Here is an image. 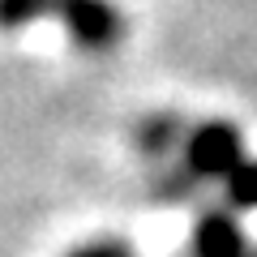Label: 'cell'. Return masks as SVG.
<instances>
[{"label":"cell","instance_id":"cell-1","mask_svg":"<svg viewBox=\"0 0 257 257\" xmlns=\"http://www.w3.org/2000/svg\"><path fill=\"white\" fill-rule=\"evenodd\" d=\"M180 163L197 184L206 180H227L240 163H244V133L231 120H202L189 128L180 150Z\"/></svg>","mask_w":257,"mask_h":257},{"label":"cell","instance_id":"cell-2","mask_svg":"<svg viewBox=\"0 0 257 257\" xmlns=\"http://www.w3.org/2000/svg\"><path fill=\"white\" fill-rule=\"evenodd\" d=\"M52 18L90 56L111 52L124 39V13L111 0H52Z\"/></svg>","mask_w":257,"mask_h":257},{"label":"cell","instance_id":"cell-3","mask_svg":"<svg viewBox=\"0 0 257 257\" xmlns=\"http://www.w3.org/2000/svg\"><path fill=\"white\" fill-rule=\"evenodd\" d=\"M189 257H248V240H244V227L236 223V210L206 206L193 223Z\"/></svg>","mask_w":257,"mask_h":257},{"label":"cell","instance_id":"cell-4","mask_svg":"<svg viewBox=\"0 0 257 257\" xmlns=\"http://www.w3.org/2000/svg\"><path fill=\"white\" fill-rule=\"evenodd\" d=\"M184 138H189V128H184V116H176V111H150V116H142L138 128H133L138 150L146 159H155V163H167L172 155H180Z\"/></svg>","mask_w":257,"mask_h":257},{"label":"cell","instance_id":"cell-5","mask_svg":"<svg viewBox=\"0 0 257 257\" xmlns=\"http://www.w3.org/2000/svg\"><path fill=\"white\" fill-rule=\"evenodd\" d=\"M150 197H155V202H193V197H197V180L189 176L184 163L159 167V172L150 176Z\"/></svg>","mask_w":257,"mask_h":257},{"label":"cell","instance_id":"cell-6","mask_svg":"<svg viewBox=\"0 0 257 257\" xmlns=\"http://www.w3.org/2000/svg\"><path fill=\"white\" fill-rule=\"evenodd\" d=\"M223 197H227V210H257V159H244L223 180Z\"/></svg>","mask_w":257,"mask_h":257},{"label":"cell","instance_id":"cell-7","mask_svg":"<svg viewBox=\"0 0 257 257\" xmlns=\"http://www.w3.org/2000/svg\"><path fill=\"white\" fill-rule=\"evenodd\" d=\"M35 18H52V0H0V30H22Z\"/></svg>","mask_w":257,"mask_h":257},{"label":"cell","instance_id":"cell-8","mask_svg":"<svg viewBox=\"0 0 257 257\" xmlns=\"http://www.w3.org/2000/svg\"><path fill=\"white\" fill-rule=\"evenodd\" d=\"M69 257H133V248L124 240H90V244L73 248Z\"/></svg>","mask_w":257,"mask_h":257},{"label":"cell","instance_id":"cell-9","mask_svg":"<svg viewBox=\"0 0 257 257\" xmlns=\"http://www.w3.org/2000/svg\"><path fill=\"white\" fill-rule=\"evenodd\" d=\"M248 257H257V248H253V253H248Z\"/></svg>","mask_w":257,"mask_h":257}]
</instances>
